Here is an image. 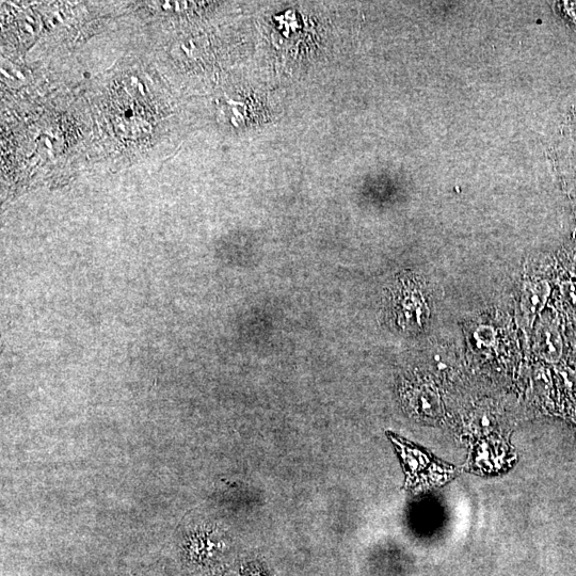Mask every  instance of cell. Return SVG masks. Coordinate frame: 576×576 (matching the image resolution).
Instances as JSON below:
<instances>
[{
  "label": "cell",
  "mask_w": 576,
  "mask_h": 576,
  "mask_svg": "<svg viewBox=\"0 0 576 576\" xmlns=\"http://www.w3.org/2000/svg\"><path fill=\"white\" fill-rule=\"evenodd\" d=\"M559 164L564 179L576 198V115L570 120L560 144Z\"/></svg>",
  "instance_id": "6da1fadb"
}]
</instances>
